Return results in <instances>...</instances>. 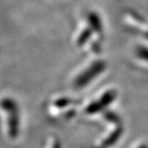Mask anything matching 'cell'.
Listing matches in <instances>:
<instances>
[{
	"instance_id": "6da1fadb",
	"label": "cell",
	"mask_w": 148,
	"mask_h": 148,
	"mask_svg": "<svg viewBox=\"0 0 148 148\" xmlns=\"http://www.w3.org/2000/svg\"><path fill=\"white\" fill-rule=\"evenodd\" d=\"M1 106L4 111L8 112V132L11 137H15L18 135V125H19V112L17 104L14 101L6 98L2 101Z\"/></svg>"
}]
</instances>
